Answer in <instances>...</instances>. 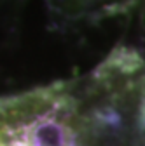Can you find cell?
Instances as JSON below:
<instances>
[{
  "label": "cell",
  "mask_w": 145,
  "mask_h": 146,
  "mask_svg": "<svg viewBox=\"0 0 145 146\" xmlns=\"http://www.w3.org/2000/svg\"><path fill=\"white\" fill-rule=\"evenodd\" d=\"M107 103L100 68L77 80L0 96V146H93Z\"/></svg>",
  "instance_id": "obj_1"
}]
</instances>
